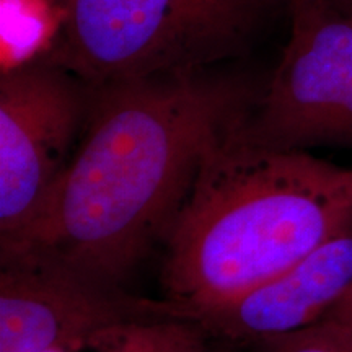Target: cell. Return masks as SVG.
Wrapping results in <instances>:
<instances>
[{
  "instance_id": "6da1fadb",
  "label": "cell",
  "mask_w": 352,
  "mask_h": 352,
  "mask_svg": "<svg viewBox=\"0 0 352 352\" xmlns=\"http://www.w3.org/2000/svg\"><path fill=\"white\" fill-rule=\"evenodd\" d=\"M259 88L182 70L90 87L82 138L54 191L2 258L38 256L122 285L166 239L202 158L236 129Z\"/></svg>"
},
{
  "instance_id": "7a4b0ae2",
  "label": "cell",
  "mask_w": 352,
  "mask_h": 352,
  "mask_svg": "<svg viewBox=\"0 0 352 352\" xmlns=\"http://www.w3.org/2000/svg\"><path fill=\"white\" fill-rule=\"evenodd\" d=\"M236 129L202 158L165 239L166 298L191 321L352 228L351 168L256 147Z\"/></svg>"
},
{
  "instance_id": "3957f363",
  "label": "cell",
  "mask_w": 352,
  "mask_h": 352,
  "mask_svg": "<svg viewBox=\"0 0 352 352\" xmlns=\"http://www.w3.org/2000/svg\"><path fill=\"white\" fill-rule=\"evenodd\" d=\"M290 0H60L47 59L90 87L206 69L240 56Z\"/></svg>"
},
{
  "instance_id": "277c9868",
  "label": "cell",
  "mask_w": 352,
  "mask_h": 352,
  "mask_svg": "<svg viewBox=\"0 0 352 352\" xmlns=\"http://www.w3.org/2000/svg\"><path fill=\"white\" fill-rule=\"evenodd\" d=\"M287 8L283 57L236 135L279 152L352 147V20L333 0H290Z\"/></svg>"
},
{
  "instance_id": "5b68a950",
  "label": "cell",
  "mask_w": 352,
  "mask_h": 352,
  "mask_svg": "<svg viewBox=\"0 0 352 352\" xmlns=\"http://www.w3.org/2000/svg\"><path fill=\"white\" fill-rule=\"evenodd\" d=\"M90 85L44 57L0 80V246L38 219L85 124Z\"/></svg>"
},
{
  "instance_id": "8992f818",
  "label": "cell",
  "mask_w": 352,
  "mask_h": 352,
  "mask_svg": "<svg viewBox=\"0 0 352 352\" xmlns=\"http://www.w3.org/2000/svg\"><path fill=\"white\" fill-rule=\"evenodd\" d=\"M186 320L152 300L38 256L2 258L0 352H46L134 321Z\"/></svg>"
},
{
  "instance_id": "52a82bcc",
  "label": "cell",
  "mask_w": 352,
  "mask_h": 352,
  "mask_svg": "<svg viewBox=\"0 0 352 352\" xmlns=\"http://www.w3.org/2000/svg\"><path fill=\"white\" fill-rule=\"evenodd\" d=\"M352 285V228L196 321L208 334L258 342L323 318Z\"/></svg>"
},
{
  "instance_id": "ba28073f",
  "label": "cell",
  "mask_w": 352,
  "mask_h": 352,
  "mask_svg": "<svg viewBox=\"0 0 352 352\" xmlns=\"http://www.w3.org/2000/svg\"><path fill=\"white\" fill-rule=\"evenodd\" d=\"M206 333L191 320L134 321L65 346L67 352H206Z\"/></svg>"
},
{
  "instance_id": "9c48e42d",
  "label": "cell",
  "mask_w": 352,
  "mask_h": 352,
  "mask_svg": "<svg viewBox=\"0 0 352 352\" xmlns=\"http://www.w3.org/2000/svg\"><path fill=\"white\" fill-rule=\"evenodd\" d=\"M261 352H352V324L334 316L258 341Z\"/></svg>"
},
{
  "instance_id": "30bf717a",
  "label": "cell",
  "mask_w": 352,
  "mask_h": 352,
  "mask_svg": "<svg viewBox=\"0 0 352 352\" xmlns=\"http://www.w3.org/2000/svg\"><path fill=\"white\" fill-rule=\"evenodd\" d=\"M327 315L334 316V318H340L342 321H347V323L352 324V285L346 290L344 296L338 300L336 305H334Z\"/></svg>"
},
{
  "instance_id": "8fae6325",
  "label": "cell",
  "mask_w": 352,
  "mask_h": 352,
  "mask_svg": "<svg viewBox=\"0 0 352 352\" xmlns=\"http://www.w3.org/2000/svg\"><path fill=\"white\" fill-rule=\"evenodd\" d=\"M333 2L352 20V0H333Z\"/></svg>"
},
{
  "instance_id": "7c38bea8",
  "label": "cell",
  "mask_w": 352,
  "mask_h": 352,
  "mask_svg": "<svg viewBox=\"0 0 352 352\" xmlns=\"http://www.w3.org/2000/svg\"><path fill=\"white\" fill-rule=\"evenodd\" d=\"M60 2V0H57V3H59Z\"/></svg>"
},
{
  "instance_id": "4fadbf2b",
  "label": "cell",
  "mask_w": 352,
  "mask_h": 352,
  "mask_svg": "<svg viewBox=\"0 0 352 352\" xmlns=\"http://www.w3.org/2000/svg\"><path fill=\"white\" fill-rule=\"evenodd\" d=\"M351 170H352V168H351Z\"/></svg>"
}]
</instances>
